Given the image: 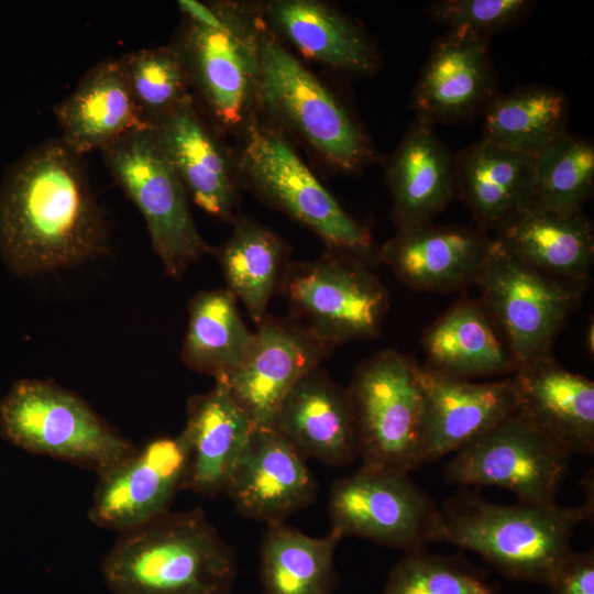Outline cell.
I'll use <instances>...</instances> for the list:
<instances>
[{
	"mask_svg": "<svg viewBox=\"0 0 594 594\" xmlns=\"http://www.w3.org/2000/svg\"><path fill=\"white\" fill-rule=\"evenodd\" d=\"M82 156L62 139L26 152L0 186V254L18 275L69 268L108 250Z\"/></svg>",
	"mask_w": 594,
	"mask_h": 594,
	"instance_id": "1",
	"label": "cell"
},
{
	"mask_svg": "<svg viewBox=\"0 0 594 594\" xmlns=\"http://www.w3.org/2000/svg\"><path fill=\"white\" fill-rule=\"evenodd\" d=\"M237 573L233 550L199 507L120 532L101 563L112 594H230Z\"/></svg>",
	"mask_w": 594,
	"mask_h": 594,
	"instance_id": "2",
	"label": "cell"
},
{
	"mask_svg": "<svg viewBox=\"0 0 594 594\" xmlns=\"http://www.w3.org/2000/svg\"><path fill=\"white\" fill-rule=\"evenodd\" d=\"M499 505L464 490L440 507L442 541L473 551L504 576L547 586L572 551L578 525L593 517L594 502Z\"/></svg>",
	"mask_w": 594,
	"mask_h": 594,
	"instance_id": "3",
	"label": "cell"
},
{
	"mask_svg": "<svg viewBox=\"0 0 594 594\" xmlns=\"http://www.w3.org/2000/svg\"><path fill=\"white\" fill-rule=\"evenodd\" d=\"M209 4L202 21L184 19L172 45L209 122L242 132L258 108L260 42L266 23L261 6Z\"/></svg>",
	"mask_w": 594,
	"mask_h": 594,
	"instance_id": "4",
	"label": "cell"
},
{
	"mask_svg": "<svg viewBox=\"0 0 594 594\" xmlns=\"http://www.w3.org/2000/svg\"><path fill=\"white\" fill-rule=\"evenodd\" d=\"M235 169L261 200L309 228L329 250L377 258L370 229L354 219L297 155L282 128L254 116Z\"/></svg>",
	"mask_w": 594,
	"mask_h": 594,
	"instance_id": "5",
	"label": "cell"
},
{
	"mask_svg": "<svg viewBox=\"0 0 594 594\" xmlns=\"http://www.w3.org/2000/svg\"><path fill=\"white\" fill-rule=\"evenodd\" d=\"M258 108L340 172L362 170L375 158L370 138L341 101L267 25L260 42Z\"/></svg>",
	"mask_w": 594,
	"mask_h": 594,
	"instance_id": "6",
	"label": "cell"
},
{
	"mask_svg": "<svg viewBox=\"0 0 594 594\" xmlns=\"http://www.w3.org/2000/svg\"><path fill=\"white\" fill-rule=\"evenodd\" d=\"M0 436L97 474L136 450L78 395L47 380L22 378L10 387L0 400Z\"/></svg>",
	"mask_w": 594,
	"mask_h": 594,
	"instance_id": "7",
	"label": "cell"
},
{
	"mask_svg": "<svg viewBox=\"0 0 594 594\" xmlns=\"http://www.w3.org/2000/svg\"><path fill=\"white\" fill-rule=\"evenodd\" d=\"M418 369L414 359L383 350L355 370L346 392L363 466L409 473L422 465Z\"/></svg>",
	"mask_w": 594,
	"mask_h": 594,
	"instance_id": "8",
	"label": "cell"
},
{
	"mask_svg": "<svg viewBox=\"0 0 594 594\" xmlns=\"http://www.w3.org/2000/svg\"><path fill=\"white\" fill-rule=\"evenodd\" d=\"M101 152L111 175L141 212L165 274L182 278L211 249L196 227L187 190L152 129L131 131Z\"/></svg>",
	"mask_w": 594,
	"mask_h": 594,
	"instance_id": "9",
	"label": "cell"
},
{
	"mask_svg": "<svg viewBox=\"0 0 594 594\" xmlns=\"http://www.w3.org/2000/svg\"><path fill=\"white\" fill-rule=\"evenodd\" d=\"M278 292L294 318L334 346L377 337L389 308L388 290L369 263L336 250L289 262Z\"/></svg>",
	"mask_w": 594,
	"mask_h": 594,
	"instance_id": "10",
	"label": "cell"
},
{
	"mask_svg": "<svg viewBox=\"0 0 594 594\" xmlns=\"http://www.w3.org/2000/svg\"><path fill=\"white\" fill-rule=\"evenodd\" d=\"M474 285L519 366L552 353L585 290L527 266L494 238Z\"/></svg>",
	"mask_w": 594,
	"mask_h": 594,
	"instance_id": "11",
	"label": "cell"
},
{
	"mask_svg": "<svg viewBox=\"0 0 594 594\" xmlns=\"http://www.w3.org/2000/svg\"><path fill=\"white\" fill-rule=\"evenodd\" d=\"M328 510L331 531L414 553L442 541L441 513L408 473L361 466L337 480Z\"/></svg>",
	"mask_w": 594,
	"mask_h": 594,
	"instance_id": "12",
	"label": "cell"
},
{
	"mask_svg": "<svg viewBox=\"0 0 594 594\" xmlns=\"http://www.w3.org/2000/svg\"><path fill=\"white\" fill-rule=\"evenodd\" d=\"M570 458L516 410L454 452L443 479L464 487H503L524 503H552L568 474Z\"/></svg>",
	"mask_w": 594,
	"mask_h": 594,
	"instance_id": "13",
	"label": "cell"
},
{
	"mask_svg": "<svg viewBox=\"0 0 594 594\" xmlns=\"http://www.w3.org/2000/svg\"><path fill=\"white\" fill-rule=\"evenodd\" d=\"M334 348L296 318L265 316L243 362L216 381L224 383L255 428H272L289 392Z\"/></svg>",
	"mask_w": 594,
	"mask_h": 594,
	"instance_id": "14",
	"label": "cell"
},
{
	"mask_svg": "<svg viewBox=\"0 0 594 594\" xmlns=\"http://www.w3.org/2000/svg\"><path fill=\"white\" fill-rule=\"evenodd\" d=\"M190 452L180 432L150 440L98 473L89 520L118 534L142 526L169 510L185 490Z\"/></svg>",
	"mask_w": 594,
	"mask_h": 594,
	"instance_id": "15",
	"label": "cell"
},
{
	"mask_svg": "<svg viewBox=\"0 0 594 594\" xmlns=\"http://www.w3.org/2000/svg\"><path fill=\"white\" fill-rule=\"evenodd\" d=\"M491 38L449 30L435 41L411 94L415 117L436 125L483 116L499 94Z\"/></svg>",
	"mask_w": 594,
	"mask_h": 594,
	"instance_id": "16",
	"label": "cell"
},
{
	"mask_svg": "<svg viewBox=\"0 0 594 594\" xmlns=\"http://www.w3.org/2000/svg\"><path fill=\"white\" fill-rule=\"evenodd\" d=\"M424 394L421 462H435L486 433L516 413L512 376L493 381L452 377L419 364Z\"/></svg>",
	"mask_w": 594,
	"mask_h": 594,
	"instance_id": "17",
	"label": "cell"
},
{
	"mask_svg": "<svg viewBox=\"0 0 594 594\" xmlns=\"http://www.w3.org/2000/svg\"><path fill=\"white\" fill-rule=\"evenodd\" d=\"M210 124L191 95L158 117L151 129L193 201L209 216L233 220L235 164Z\"/></svg>",
	"mask_w": 594,
	"mask_h": 594,
	"instance_id": "18",
	"label": "cell"
},
{
	"mask_svg": "<svg viewBox=\"0 0 594 594\" xmlns=\"http://www.w3.org/2000/svg\"><path fill=\"white\" fill-rule=\"evenodd\" d=\"M223 492L237 510L266 525L309 506L317 482L305 458L273 428H255Z\"/></svg>",
	"mask_w": 594,
	"mask_h": 594,
	"instance_id": "19",
	"label": "cell"
},
{
	"mask_svg": "<svg viewBox=\"0 0 594 594\" xmlns=\"http://www.w3.org/2000/svg\"><path fill=\"white\" fill-rule=\"evenodd\" d=\"M493 242L477 227L431 222L398 229L377 260L411 289L451 293L474 285Z\"/></svg>",
	"mask_w": 594,
	"mask_h": 594,
	"instance_id": "20",
	"label": "cell"
},
{
	"mask_svg": "<svg viewBox=\"0 0 594 594\" xmlns=\"http://www.w3.org/2000/svg\"><path fill=\"white\" fill-rule=\"evenodd\" d=\"M520 413L571 457L594 453V383L547 354L513 374Z\"/></svg>",
	"mask_w": 594,
	"mask_h": 594,
	"instance_id": "21",
	"label": "cell"
},
{
	"mask_svg": "<svg viewBox=\"0 0 594 594\" xmlns=\"http://www.w3.org/2000/svg\"><path fill=\"white\" fill-rule=\"evenodd\" d=\"M515 258L562 283L585 288L594 263V229L583 212L561 215L528 205L494 231Z\"/></svg>",
	"mask_w": 594,
	"mask_h": 594,
	"instance_id": "22",
	"label": "cell"
},
{
	"mask_svg": "<svg viewBox=\"0 0 594 594\" xmlns=\"http://www.w3.org/2000/svg\"><path fill=\"white\" fill-rule=\"evenodd\" d=\"M306 459L344 466L358 455L354 416L346 388L319 366L282 403L273 426Z\"/></svg>",
	"mask_w": 594,
	"mask_h": 594,
	"instance_id": "23",
	"label": "cell"
},
{
	"mask_svg": "<svg viewBox=\"0 0 594 594\" xmlns=\"http://www.w3.org/2000/svg\"><path fill=\"white\" fill-rule=\"evenodd\" d=\"M397 229L431 222L457 197L455 155L436 125L415 117L386 166Z\"/></svg>",
	"mask_w": 594,
	"mask_h": 594,
	"instance_id": "24",
	"label": "cell"
},
{
	"mask_svg": "<svg viewBox=\"0 0 594 594\" xmlns=\"http://www.w3.org/2000/svg\"><path fill=\"white\" fill-rule=\"evenodd\" d=\"M421 345L425 366L457 378L508 377L519 367L479 298L454 302L426 328Z\"/></svg>",
	"mask_w": 594,
	"mask_h": 594,
	"instance_id": "25",
	"label": "cell"
},
{
	"mask_svg": "<svg viewBox=\"0 0 594 594\" xmlns=\"http://www.w3.org/2000/svg\"><path fill=\"white\" fill-rule=\"evenodd\" d=\"M266 25L301 54L350 75H369L380 66L369 34L330 4L316 0H274L261 6Z\"/></svg>",
	"mask_w": 594,
	"mask_h": 594,
	"instance_id": "26",
	"label": "cell"
},
{
	"mask_svg": "<svg viewBox=\"0 0 594 594\" xmlns=\"http://www.w3.org/2000/svg\"><path fill=\"white\" fill-rule=\"evenodd\" d=\"M253 429L224 383L216 381L209 392L193 396L182 431L190 452L185 490L206 496L223 492Z\"/></svg>",
	"mask_w": 594,
	"mask_h": 594,
	"instance_id": "27",
	"label": "cell"
},
{
	"mask_svg": "<svg viewBox=\"0 0 594 594\" xmlns=\"http://www.w3.org/2000/svg\"><path fill=\"white\" fill-rule=\"evenodd\" d=\"M54 112L61 139L80 156L102 151L131 131L150 128L134 105L119 58L92 66Z\"/></svg>",
	"mask_w": 594,
	"mask_h": 594,
	"instance_id": "28",
	"label": "cell"
},
{
	"mask_svg": "<svg viewBox=\"0 0 594 594\" xmlns=\"http://www.w3.org/2000/svg\"><path fill=\"white\" fill-rule=\"evenodd\" d=\"M535 156L483 139L455 155V189L475 227L495 231L534 198Z\"/></svg>",
	"mask_w": 594,
	"mask_h": 594,
	"instance_id": "29",
	"label": "cell"
},
{
	"mask_svg": "<svg viewBox=\"0 0 594 594\" xmlns=\"http://www.w3.org/2000/svg\"><path fill=\"white\" fill-rule=\"evenodd\" d=\"M331 531L310 537L285 522L267 525L261 544L262 594H332L339 584Z\"/></svg>",
	"mask_w": 594,
	"mask_h": 594,
	"instance_id": "30",
	"label": "cell"
},
{
	"mask_svg": "<svg viewBox=\"0 0 594 594\" xmlns=\"http://www.w3.org/2000/svg\"><path fill=\"white\" fill-rule=\"evenodd\" d=\"M569 102L560 89L529 85L498 94L483 113L482 139L537 156L568 132Z\"/></svg>",
	"mask_w": 594,
	"mask_h": 594,
	"instance_id": "31",
	"label": "cell"
},
{
	"mask_svg": "<svg viewBox=\"0 0 594 594\" xmlns=\"http://www.w3.org/2000/svg\"><path fill=\"white\" fill-rule=\"evenodd\" d=\"M231 237L217 251L227 289L258 324L278 293L287 264L288 246L274 232L250 218L233 219Z\"/></svg>",
	"mask_w": 594,
	"mask_h": 594,
	"instance_id": "32",
	"label": "cell"
},
{
	"mask_svg": "<svg viewBox=\"0 0 594 594\" xmlns=\"http://www.w3.org/2000/svg\"><path fill=\"white\" fill-rule=\"evenodd\" d=\"M253 338L227 288L202 290L189 301L180 356L188 369L218 380L243 362Z\"/></svg>",
	"mask_w": 594,
	"mask_h": 594,
	"instance_id": "33",
	"label": "cell"
},
{
	"mask_svg": "<svg viewBox=\"0 0 594 594\" xmlns=\"http://www.w3.org/2000/svg\"><path fill=\"white\" fill-rule=\"evenodd\" d=\"M594 190V144L564 133L535 156L532 205L561 215L583 211Z\"/></svg>",
	"mask_w": 594,
	"mask_h": 594,
	"instance_id": "34",
	"label": "cell"
},
{
	"mask_svg": "<svg viewBox=\"0 0 594 594\" xmlns=\"http://www.w3.org/2000/svg\"><path fill=\"white\" fill-rule=\"evenodd\" d=\"M134 105L147 127L191 96L185 64L173 45L119 57Z\"/></svg>",
	"mask_w": 594,
	"mask_h": 594,
	"instance_id": "35",
	"label": "cell"
},
{
	"mask_svg": "<svg viewBox=\"0 0 594 594\" xmlns=\"http://www.w3.org/2000/svg\"><path fill=\"white\" fill-rule=\"evenodd\" d=\"M382 594H503L457 559L425 551L406 553L392 569Z\"/></svg>",
	"mask_w": 594,
	"mask_h": 594,
	"instance_id": "36",
	"label": "cell"
},
{
	"mask_svg": "<svg viewBox=\"0 0 594 594\" xmlns=\"http://www.w3.org/2000/svg\"><path fill=\"white\" fill-rule=\"evenodd\" d=\"M535 4L529 0H441L430 4L425 14L449 30L492 37L522 22Z\"/></svg>",
	"mask_w": 594,
	"mask_h": 594,
	"instance_id": "37",
	"label": "cell"
},
{
	"mask_svg": "<svg viewBox=\"0 0 594 594\" xmlns=\"http://www.w3.org/2000/svg\"><path fill=\"white\" fill-rule=\"evenodd\" d=\"M552 594H594V551L573 550L561 562L547 586Z\"/></svg>",
	"mask_w": 594,
	"mask_h": 594,
	"instance_id": "38",
	"label": "cell"
}]
</instances>
